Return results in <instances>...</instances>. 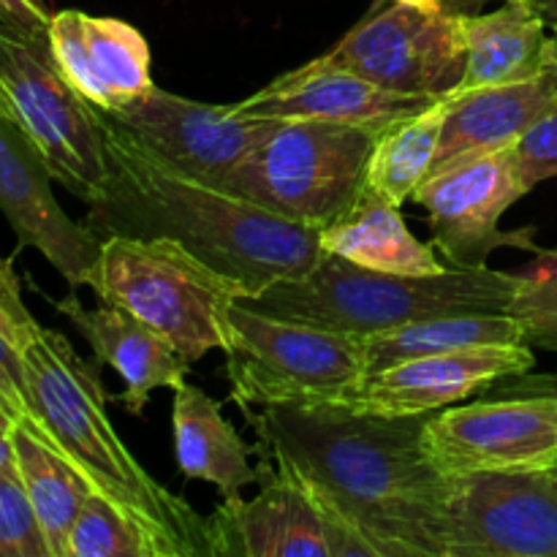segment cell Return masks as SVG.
Here are the masks:
<instances>
[{
  "instance_id": "23",
  "label": "cell",
  "mask_w": 557,
  "mask_h": 557,
  "mask_svg": "<svg viewBox=\"0 0 557 557\" xmlns=\"http://www.w3.org/2000/svg\"><path fill=\"white\" fill-rule=\"evenodd\" d=\"M321 250L359 267L397 275H435L444 272L433 245H424L408 232L400 207L364 188L357 205L321 228Z\"/></svg>"
},
{
  "instance_id": "11",
  "label": "cell",
  "mask_w": 557,
  "mask_h": 557,
  "mask_svg": "<svg viewBox=\"0 0 557 557\" xmlns=\"http://www.w3.org/2000/svg\"><path fill=\"white\" fill-rule=\"evenodd\" d=\"M500 400L428 413L422 444L441 473L549 471L557 462V397L500 389Z\"/></svg>"
},
{
  "instance_id": "40",
  "label": "cell",
  "mask_w": 557,
  "mask_h": 557,
  "mask_svg": "<svg viewBox=\"0 0 557 557\" xmlns=\"http://www.w3.org/2000/svg\"><path fill=\"white\" fill-rule=\"evenodd\" d=\"M549 76H553V79H555V87H557V60H555L553 69H549Z\"/></svg>"
},
{
  "instance_id": "39",
  "label": "cell",
  "mask_w": 557,
  "mask_h": 557,
  "mask_svg": "<svg viewBox=\"0 0 557 557\" xmlns=\"http://www.w3.org/2000/svg\"><path fill=\"white\" fill-rule=\"evenodd\" d=\"M553 36H555V41H557V9L553 11Z\"/></svg>"
},
{
  "instance_id": "34",
  "label": "cell",
  "mask_w": 557,
  "mask_h": 557,
  "mask_svg": "<svg viewBox=\"0 0 557 557\" xmlns=\"http://www.w3.org/2000/svg\"><path fill=\"white\" fill-rule=\"evenodd\" d=\"M528 373L522 375H511V381L515 384H493L490 389H539V392H549V395L557 397V373L555 375H536V379H525ZM549 476H553V482L557 484V462L553 468H549Z\"/></svg>"
},
{
  "instance_id": "25",
  "label": "cell",
  "mask_w": 557,
  "mask_h": 557,
  "mask_svg": "<svg viewBox=\"0 0 557 557\" xmlns=\"http://www.w3.org/2000/svg\"><path fill=\"white\" fill-rule=\"evenodd\" d=\"M506 343H522L520 326L509 313L433 315L362 337L364 375L379 373L403 359L462 351L473 346H506Z\"/></svg>"
},
{
  "instance_id": "26",
  "label": "cell",
  "mask_w": 557,
  "mask_h": 557,
  "mask_svg": "<svg viewBox=\"0 0 557 557\" xmlns=\"http://www.w3.org/2000/svg\"><path fill=\"white\" fill-rule=\"evenodd\" d=\"M446 98L449 96L438 98L424 112L397 120L381 131L368 163L364 188L397 207L413 199L419 185L433 172L441 131H444Z\"/></svg>"
},
{
  "instance_id": "36",
  "label": "cell",
  "mask_w": 557,
  "mask_h": 557,
  "mask_svg": "<svg viewBox=\"0 0 557 557\" xmlns=\"http://www.w3.org/2000/svg\"><path fill=\"white\" fill-rule=\"evenodd\" d=\"M392 3L411 5V9H422V11H441V9H444V3H441V0H392Z\"/></svg>"
},
{
  "instance_id": "18",
  "label": "cell",
  "mask_w": 557,
  "mask_h": 557,
  "mask_svg": "<svg viewBox=\"0 0 557 557\" xmlns=\"http://www.w3.org/2000/svg\"><path fill=\"white\" fill-rule=\"evenodd\" d=\"M207 522L212 557H332L324 511L297 479L281 471L264 479L253 500H223Z\"/></svg>"
},
{
  "instance_id": "8",
  "label": "cell",
  "mask_w": 557,
  "mask_h": 557,
  "mask_svg": "<svg viewBox=\"0 0 557 557\" xmlns=\"http://www.w3.org/2000/svg\"><path fill=\"white\" fill-rule=\"evenodd\" d=\"M0 90L9 112L41 150L54 183L90 207L107 183L98 107L60 74L47 38H27L0 25Z\"/></svg>"
},
{
  "instance_id": "9",
  "label": "cell",
  "mask_w": 557,
  "mask_h": 557,
  "mask_svg": "<svg viewBox=\"0 0 557 557\" xmlns=\"http://www.w3.org/2000/svg\"><path fill=\"white\" fill-rule=\"evenodd\" d=\"M319 60L400 96H451L468 60L462 14L392 3L364 16Z\"/></svg>"
},
{
  "instance_id": "20",
  "label": "cell",
  "mask_w": 557,
  "mask_h": 557,
  "mask_svg": "<svg viewBox=\"0 0 557 557\" xmlns=\"http://www.w3.org/2000/svg\"><path fill=\"white\" fill-rule=\"evenodd\" d=\"M555 101L557 87L549 74L515 85L455 90L446 98L433 169L511 147Z\"/></svg>"
},
{
  "instance_id": "19",
  "label": "cell",
  "mask_w": 557,
  "mask_h": 557,
  "mask_svg": "<svg viewBox=\"0 0 557 557\" xmlns=\"http://www.w3.org/2000/svg\"><path fill=\"white\" fill-rule=\"evenodd\" d=\"M76 330L90 343L98 362L109 364L120 373L125 389L117 400L139 417L156 389H177L185 384L190 362L166 341L114 305H101L87 310L76 294L52 302Z\"/></svg>"
},
{
  "instance_id": "30",
  "label": "cell",
  "mask_w": 557,
  "mask_h": 557,
  "mask_svg": "<svg viewBox=\"0 0 557 557\" xmlns=\"http://www.w3.org/2000/svg\"><path fill=\"white\" fill-rule=\"evenodd\" d=\"M528 188L557 177V101L511 145Z\"/></svg>"
},
{
  "instance_id": "31",
  "label": "cell",
  "mask_w": 557,
  "mask_h": 557,
  "mask_svg": "<svg viewBox=\"0 0 557 557\" xmlns=\"http://www.w3.org/2000/svg\"><path fill=\"white\" fill-rule=\"evenodd\" d=\"M38 321L27 310L25 299H22L20 281H16L11 261L0 259V335L16 348H25L27 341L38 332Z\"/></svg>"
},
{
  "instance_id": "14",
  "label": "cell",
  "mask_w": 557,
  "mask_h": 557,
  "mask_svg": "<svg viewBox=\"0 0 557 557\" xmlns=\"http://www.w3.org/2000/svg\"><path fill=\"white\" fill-rule=\"evenodd\" d=\"M52 172L14 114L0 107V212L20 248H36L71 292L90 286L103 239L71 221L52 194Z\"/></svg>"
},
{
  "instance_id": "27",
  "label": "cell",
  "mask_w": 557,
  "mask_h": 557,
  "mask_svg": "<svg viewBox=\"0 0 557 557\" xmlns=\"http://www.w3.org/2000/svg\"><path fill=\"white\" fill-rule=\"evenodd\" d=\"M69 557H174L117 504L90 493L69 533Z\"/></svg>"
},
{
  "instance_id": "7",
  "label": "cell",
  "mask_w": 557,
  "mask_h": 557,
  "mask_svg": "<svg viewBox=\"0 0 557 557\" xmlns=\"http://www.w3.org/2000/svg\"><path fill=\"white\" fill-rule=\"evenodd\" d=\"M226 373L239 408L343 403L364 379L362 337L228 302Z\"/></svg>"
},
{
  "instance_id": "16",
  "label": "cell",
  "mask_w": 557,
  "mask_h": 557,
  "mask_svg": "<svg viewBox=\"0 0 557 557\" xmlns=\"http://www.w3.org/2000/svg\"><path fill=\"white\" fill-rule=\"evenodd\" d=\"M49 52L60 74L103 112H117L152 87L150 44L114 16L65 9L52 14Z\"/></svg>"
},
{
  "instance_id": "2",
  "label": "cell",
  "mask_w": 557,
  "mask_h": 557,
  "mask_svg": "<svg viewBox=\"0 0 557 557\" xmlns=\"http://www.w3.org/2000/svg\"><path fill=\"white\" fill-rule=\"evenodd\" d=\"M107 183L90 205L98 237H169L239 288V299L305 277L321 261V228L288 221L221 185L185 174L98 109Z\"/></svg>"
},
{
  "instance_id": "3",
  "label": "cell",
  "mask_w": 557,
  "mask_h": 557,
  "mask_svg": "<svg viewBox=\"0 0 557 557\" xmlns=\"http://www.w3.org/2000/svg\"><path fill=\"white\" fill-rule=\"evenodd\" d=\"M22 368L30 419L92 493L117 504L174 557H212L207 517L131 455L109 419L98 368L76 354L69 337L38 326L22 348Z\"/></svg>"
},
{
  "instance_id": "4",
  "label": "cell",
  "mask_w": 557,
  "mask_h": 557,
  "mask_svg": "<svg viewBox=\"0 0 557 557\" xmlns=\"http://www.w3.org/2000/svg\"><path fill=\"white\" fill-rule=\"evenodd\" d=\"M517 272L446 267L435 275H397L324 253L305 277L281 281L245 308L319 330L368 337L411 321L451 313H506Z\"/></svg>"
},
{
  "instance_id": "12",
  "label": "cell",
  "mask_w": 557,
  "mask_h": 557,
  "mask_svg": "<svg viewBox=\"0 0 557 557\" xmlns=\"http://www.w3.org/2000/svg\"><path fill=\"white\" fill-rule=\"evenodd\" d=\"M531 194L522 180L511 147L462 158L444 169H433L413 194L428 210L433 248L446 256L449 267L482 270L500 245H515L536 253L533 228L500 232L504 212Z\"/></svg>"
},
{
  "instance_id": "5",
  "label": "cell",
  "mask_w": 557,
  "mask_h": 557,
  "mask_svg": "<svg viewBox=\"0 0 557 557\" xmlns=\"http://www.w3.org/2000/svg\"><path fill=\"white\" fill-rule=\"evenodd\" d=\"M92 294L166 337L190 364L226 348L223 310L239 288L169 237H103Z\"/></svg>"
},
{
  "instance_id": "29",
  "label": "cell",
  "mask_w": 557,
  "mask_h": 557,
  "mask_svg": "<svg viewBox=\"0 0 557 557\" xmlns=\"http://www.w3.org/2000/svg\"><path fill=\"white\" fill-rule=\"evenodd\" d=\"M0 557H52L20 473H0Z\"/></svg>"
},
{
  "instance_id": "35",
  "label": "cell",
  "mask_w": 557,
  "mask_h": 557,
  "mask_svg": "<svg viewBox=\"0 0 557 557\" xmlns=\"http://www.w3.org/2000/svg\"><path fill=\"white\" fill-rule=\"evenodd\" d=\"M0 473H16V457L9 435H0Z\"/></svg>"
},
{
  "instance_id": "1",
  "label": "cell",
  "mask_w": 557,
  "mask_h": 557,
  "mask_svg": "<svg viewBox=\"0 0 557 557\" xmlns=\"http://www.w3.org/2000/svg\"><path fill=\"white\" fill-rule=\"evenodd\" d=\"M243 411L256 451L321 506L332 557H444L446 473L424 451L428 413L381 417L337 403Z\"/></svg>"
},
{
  "instance_id": "6",
  "label": "cell",
  "mask_w": 557,
  "mask_h": 557,
  "mask_svg": "<svg viewBox=\"0 0 557 557\" xmlns=\"http://www.w3.org/2000/svg\"><path fill=\"white\" fill-rule=\"evenodd\" d=\"M379 134V128L335 120H275L223 188L288 221L324 228L364 194Z\"/></svg>"
},
{
  "instance_id": "38",
  "label": "cell",
  "mask_w": 557,
  "mask_h": 557,
  "mask_svg": "<svg viewBox=\"0 0 557 557\" xmlns=\"http://www.w3.org/2000/svg\"><path fill=\"white\" fill-rule=\"evenodd\" d=\"M9 430H11V419L0 411V435H9Z\"/></svg>"
},
{
  "instance_id": "22",
  "label": "cell",
  "mask_w": 557,
  "mask_h": 557,
  "mask_svg": "<svg viewBox=\"0 0 557 557\" xmlns=\"http://www.w3.org/2000/svg\"><path fill=\"white\" fill-rule=\"evenodd\" d=\"M172 424L180 473L215 484L223 500L239 498L248 484H264L270 476L267 466L259 471L250 466V446L223 419L221 403L199 386L183 384L174 389Z\"/></svg>"
},
{
  "instance_id": "33",
  "label": "cell",
  "mask_w": 557,
  "mask_h": 557,
  "mask_svg": "<svg viewBox=\"0 0 557 557\" xmlns=\"http://www.w3.org/2000/svg\"><path fill=\"white\" fill-rule=\"evenodd\" d=\"M52 14L41 0H0V25L27 38H47Z\"/></svg>"
},
{
  "instance_id": "15",
  "label": "cell",
  "mask_w": 557,
  "mask_h": 557,
  "mask_svg": "<svg viewBox=\"0 0 557 557\" xmlns=\"http://www.w3.org/2000/svg\"><path fill=\"white\" fill-rule=\"evenodd\" d=\"M536 357L525 343L473 346L462 351L403 359L370 373L337 406L381 417H422L468 400L511 375L531 373Z\"/></svg>"
},
{
  "instance_id": "24",
  "label": "cell",
  "mask_w": 557,
  "mask_h": 557,
  "mask_svg": "<svg viewBox=\"0 0 557 557\" xmlns=\"http://www.w3.org/2000/svg\"><path fill=\"white\" fill-rule=\"evenodd\" d=\"M9 438L14 446L16 473L47 539L49 555L69 557L71 525L87 495L92 493L90 484L44 438L33 419L11 422Z\"/></svg>"
},
{
  "instance_id": "21",
  "label": "cell",
  "mask_w": 557,
  "mask_h": 557,
  "mask_svg": "<svg viewBox=\"0 0 557 557\" xmlns=\"http://www.w3.org/2000/svg\"><path fill=\"white\" fill-rule=\"evenodd\" d=\"M462 30L468 60L457 90L539 79L557 60L547 16L533 0H504L490 14H462Z\"/></svg>"
},
{
  "instance_id": "28",
  "label": "cell",
  "mask_w": 557,
  "mask_h": 557,
  "mask_svg": "<svg viewBox=\"0 0 557 557\" xmlns=\"http://www.w3.org/2000/svg\"><path fill=\"white\" fill-rule=\"evenodd\" d=\"M506 313L517 321L525 346L557 351V250H536L517 272V288Z\"/></svg>"
},
{
  "instance_id": "37",
  "label": "cell",
  "mask_w": 557,
  "mask_h": 557,
  "mask_svg": "<svg viewBox=\"0 0 557 557\" xmlns=\"http://www.w3.org/2000/svg\"><path fill=\"white\" fill-rule=\"evenodd\" d=\"M533 3H536L544 14H553V11L557 9V0H533Z\"/></svg>"
},
{
  "instance_id": "10",
  "label": "cell",
  "mask_w": 557,
  "mask_h": 557,
  "mask_svg": "<svg viewBox=\"0 0 557 557\" xmlns=\"http://www.w3.org/2000/svg\"><path fill=\"white\" fill-rule=\"evenodd\" d=\"M444 557H557L549 471L451 473L441 509Z\"/></svg>"
},
{
  "instance_id": "17",
  "label": "cell",
  "mask_w": 557,
  "mask_h": 557,
  "mask_svg": "<svg viewBox=\"0 0 557 557\" xmlns=\"http://www.w3.org/2000/svg\"><path fill=\"white\" fill-rule=\"evenodd\" d=\"M438 98L389 92L315 58L228 107L234 114L250 120H335L384 131L397 120L424 112Z\"/></svg>"
},
{
  "instance_id": "13",
  "label": "cell",
  "mask_w": 557,
  "mask_h": 557,
  "mask_svg": "<svg viewBox=\"0 0 557 557\" xmlns=\"http://www.w3.org/2000/svg\"><path fill=\"white\" fill-rule=\"evenodd\" d=\"M103 114L163 161L221 188L234 166L256 150L275 125V120L239 117L228 103L218 107L190 101L156 85L128 107Z\"/></svg>"
},
{
  "instance_id": "32",
  "label": "cell",
  "mask_w": 557,
  "mask_h": 557,
  "mask_svg": "<svg viewBox=\"0 0 557 557\" xmlns=\"http://www.w3.org/2000/svg\"><path fill=\"white\" fill-rule=\"evenodd\" d=\"M0 411L16 422L30 419L25 397V368H22V351L14 343L0 335Z\"/></svg>"
},
{
  "instance_id": "41",
  "label": "cell",
  "mask_w": 557,
  "mask_h": 557,
  "mask_svg": "<svg viewBox=\"0 0 557 557\" xmlns=\"http://www.w3.org/2000/svg\"><path fill=\"white\" fill-rule=\"evenodd\" d=\"M0 107L5 109V112H9V107H5V96H3V90H0ZM11 114V112H9Z\"/></svg>"
}]
</instances>
